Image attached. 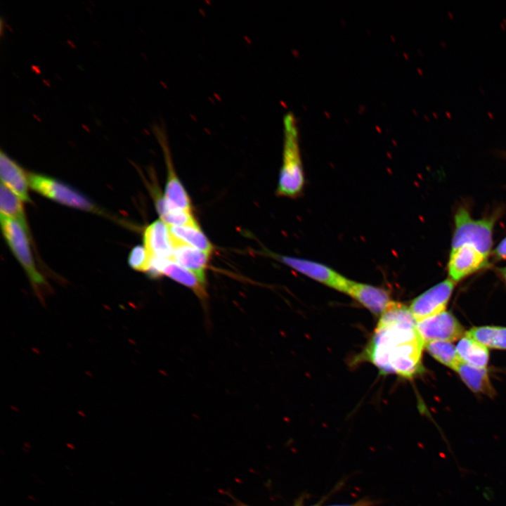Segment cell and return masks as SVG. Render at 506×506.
Masks as SVG:
<instances>
[{
  "instance_id": "7a4b0ae2",
  "label": "cell",
  "mask_w": 506,
  "mask_h": 506,
  "mask_svg": "<svg viewBox=\"0 0 506 506\" xmlns=\"http://www.w3.org/2000/svg\"><path fill=\"white\" fill-rule=\"evenodd\" d=\"M284 144L277 193L289 197H297L304 186V174L301 164L297 120L292 113L283 119Z\"/></svg>"
},
{
  "instance_id": "3957f363",
  "label": "cell",
  "mask_w": 506,
  "mask_h": 506,
  "mask_svg": "<svg viewBox=\"0 0 506 506\" xmlns=\"http://www.w3.org/2000/svg\"><path fill=\"white\" fill-rule=\"evenodd\" d=\"M493 218L473 219L465 208L455 214V230L451 249L469 245L488 257L493 246Z\"/></svg>"
},
{
  "instance_id": "7402d4cb",
  "label": "cell",
  "mask_w": 506,
  "mask_h": 506,
  "mask_svg": "<svg viewBox=\"0 0 506 506\" xmlns=\"http://www.w3.org/2000/svg\"><path fill=\"white\" fill-rule=\"evenodd\" d=\"M155 203L157 210L162 221L167 226L198 227L195 219L190 212L169 209L163 197H157Z\"/></svg>"
},
{
  "instance_id": "8992f818",
  "label": "cell",
  "mask_w": 506,
  "mask_h": 506,
  "mask_svg": "<svg viewBox=\"0 0 506 506\" xmlns=\"http://www.w3.org/2000/svg\"><path fill=\"white\" fill-rule=\"evenodd\" d=\"M455 284L448 278L415 298L409 309L417 322L444 311Z\"/></svg>"
},
{
  "instance_id": "9a60e30c",
  "label": "cell",
  "mask_w": 506,
  "mask_h": 506,
  "mask_svg": "<svg viewBox=\"0 0 506 506\" xmlns=\"http://www.w3.org/2000/svg\"><path fill=\"white\" fill-rule=\"evenodd\" d=\"M455 372L472 391L493 397L495 389L486 368H476L462 362Z\"/></svg>"
},
{
  "instance_id": "5b68a950",
  "label": "cell",
  "mask_w": 506,
  "mask_h": 506,
  "mask_svg": "<svg viewBox=\"0 0 506 506\" xmlns=\"http://www.w3.org/2000/svg\"><path fill=\"white\" fill-rule=\"evenodd\" d=\"M28 181L32 189L46 197L70 207L100 213L87 197L63 182L35 173L28 174Z\"/></svg>"
},
{
  "instance_id": "6da1fadb",
  "label": "cell",
  "mask_w": 506,
  "mask_h": 506,
  "mask_svg": "<svg viewBox=\"0 0 506 506\" xmlns=\"http://www.w3.org/2000/svg\"><path fill=\"white\" fill-rule=\"evenodd\" d=\"M409 307L394 301L380 316L362 356L383 374L412 378L421 373L424 342Z\"/></svg>"
},
{
  "instance_id": "4fadbf2b",
  "label": "cell",
  "mask_w": 506,
  "mask_h": 506,
  "mask_svg": "<svg viewBox=\"0 0 506 506\" xmlns=\"http://www.w3.org/2000/svg\"><path fill=\"white\" fill-rule=\"evenodd\" d=\"M0 175L2 184L22 200L30 201L28 195V174H26L22 168L3 150L0 151Z\"/></svg>"
},
{
  "instance_id": "ba28073f",
  "label": "cell",
  "mask_w": 506,
  "mask_h": 506,
  "mask_svg": "<svg viewBox=\"0 0 506 506\" xmlns=\"http://www.w3.org/2000/svg\"><path fill=\"white\" fill-rule=\"evenodd\" d=\"M276 259L312 280L342 293L345 292L349 279L323 264L289 256L278 255Z\"/></svg>"
},
{
  "instance_id": "d4e9b609",
  "label": "cell",
  "mask_w": 506,
  "mask_h": 506,
  "mask_svg": "<svg viewBox=\"0 0 506 506\" xmlns=\"http://www.w3.org/2000/svg\"><path fill=\"white\" fill-rule=\"evenodd\" d=\"M373 502L369 500H361L353 504L349 505H336L330 506H372Z\"/></svg>"
},
{
  "instance_id": "5bb4252c",
  "label": "cell",
  "mask_w": 506,
  "mask_h": 506,
  "mask_svg": "<svg viewBox=\"0 0 506 506\" xmlns=\"http://www.w3.org/2000/svg\"><path fill=\"white\" fill-rule=\"evenodd\" d=\"M144 247L152 257L171 260L172 243L169 226L162 220L150 224L143 234Z\"/></svg>"
},
{
  "instance_id": "44dd1931",
  "label": "cell",
  "mask_w": 506,
  "mask_h": 506,
  "mask_svg": "<svg viewBox=\"0 0 506 506\" xmlns=\"http://www.w3.org/2000/svg\"><path fill=\"white\" fill-rule=\"evenodd\" d=\"M424 348L435 360L455 371L462 363L456 346L450 342H429L424 344Z\"/></svg>"
},
{
  "instance_id": "30bf717a",
  "label": "cell",
  "mask_w": 506,
  "mask_h": 506,
  "mask_svg": "<svg viewBox=\"0 0 506 506\" xmlns=\"http://www.w3.org/2000/svg\"><path fill=\"white\" fill-rule=\"evenodd\" d=\"M153 131L163 149L168 167V179L164 197L167 207L170 209L190 212L191 206L188 195L173 169L165 131L162 126L157 125L154 126Z\"/></svg>"
},
{
  "instance_id": "ac0fdd59",
  "label": "cell",
  "mask_w": 506,
  "mask_h": 506,
  "mask_svg": "<svg viewBox=\"0 0 506 506\" xmlns=\"http://www.w3.org/2000/svg\"><path fill=\"white\" fill-rule=\"evenodd\" d=\"M171 236L178 241L199 249L208 254L213 250V247L199 226H169Z\"/></svg>"
},
{
  "instance_id": "7c38bea8",
  "label": "cell",
  "mask_w": 506,
  "mask_h": 506,
  "mask_svg": "<svg viewBox=\"0 0 506 506\" xmlns=\"http://www.w3.org/2000/svg\"><path fill=\"white\" fill-rule=\"evenodd\" d=\"M171 238L172 255L171 260L195 273L203 283L209 254Z\"/></svg>"
},
{
  "instance_id": "484cf974",
  "label": "cell",
  "mask_w": 506,
  "mask_h": 506,
  "mask_svg": "<svg viewBox=\"0 0 506 506\" xmlns=\"http://www.w3.org/2000/svg\"><path fill=\"white\" fill-rule=\"evenodd\" d=\"M497 271L500 276V278L503 280V281L506 284V266L498 268Z\"/></svg>"
},
{
  "instance_id": "603a6c76",
  "label": "cell",
  "mask_w": 506,
  "mask_h": 506,
  "mask_svg": "<svg viewBox=\"0 0 506 506\" xmlns=\"http://www.w3.org/2000/svg\"><path fill=\"white\" fill-rule=\"evenodd\" d=\"M150 256L145 247H134L129 255V264L134 270L147 272L150 261Z\"/></svg>"
},
{
  "instance_id": "9c48e42d",
  "label": "cell",
  "mask_w": 506,
  "mask_h": 506,
  "mask_svg": "<svg viewBox=\"0 0 506 506\" xmlns=\"http://www.w3.org/2000/svg\"><path fill=\"white\" fill-rule=\"evenodd\" d=\"M448 278L459 282L489 266L488 257L469 245L451 249L448 262Z\"/></svg>"
},
{
  "instance_id": "ffe728a7",
  "label": "cell",
  "mask_w": 506,
  "mask_h": 506,
  "mask_svg": "<svg viewBox=\"0 0 506 506\" xmlns=\"http://www.w3.org/2000/svg\"><path fill=\"white\" fill-rule=\"evenodd\" d=\"M466 335L488 348L506 350V327L501 326H479L466 331Z\"/></svg>"
},
{
  "instance_id": "d6986e66",
  "label": "cell",
  "mask_w": 506,
  "mask_h": 506,
  "mask_svg": "<svg viewBox=\"0 0 506 506\" xmlns=\"http://www.w3.org/2000/svg\"><path fill=\"white\" fill-rule=\"evenodd\" d=\"M21 199L8 188L1 183L0 211L1 215L9 217L18 222L27 231V223Z\"/></svg>"
},
{
  "instance_id": "8fae6325",
  "label": "cell",
  "mask_w": 506,
  "mask_h": 506,
  "mask_svg": "<svg viewBox=\"0 0 506 506\" xmlns=\"http://www.w3.org/2000/svg\"><path fill=\"white\" fill-rule=\"evenodd\" d=\"M344 294L356 300L375 315H382L392 303L384 288L349 280Z\"/></svg>"
},
{
  "instance_id": "4316f807",
  "label": "cell",
  "mask_w": 506,
  "mask_h": 506,
  "mask_svg": "<svg viewBox=\"0 0 506 506\" xmlns=\"http://www.w3.org/2000/svg\"><path fill=\"white\" fill-rule=\"evenodd\" d=\"M313 506H316V505H313Z\"/></svg>"
},
{
  "instance_id": "2e32d148",
  "label": "cell",
  "mask_w": 506,
  "mask_h": 506,
  "mask_svg": "<svg viewBox=\"0 0 506 506\" xmlns=\"http://www.w3.org/2000/svg\"><path fill=\"white\" fill-rule=\"evenodd\" d=\"M488 348L467 335L461 337L456 349L462 362L476 368H486L489 361Z\"/></svg>"
},
{
  "instance_id": "52a82bcc",
  "label": "cell",
  "mask_w": 506,
  "mask_h": 506,
  "mask_svg": "<svg viewBox=\"0 0 506 506\" xmlns=\"http://www.w3.org/2000/svg\"><path fill=\"white\" fill-rule=\"evenodd\" d=\"M417 329L424 344L432 341L454 342L466 334L460 321L446 311L418 321Z\"/></svg>"
},
{
  "instance_id": "e0dca14e",
  "label": "cell",
  "mask_w": 506,
  "mask_h": 506,
  "mask_svg": "<svg viewBox=\"0 0 506 506\" xmlns=\"http://www.w3.org/2000/svg\"><path fill=\"white\" fill-rule=\"evenodd\" d=\"M162 275H165L190 288L200 299H206L207 296L206 283H203L195 273L173 261L166 259L162 269Z\"/></svg>"
},
{
  "instance_id": "277c9868",
  "label": "cell",
  "mask_w": 506,
  "mask_h": 506,
  "mask_svg": "<svg viewBox=\"0 0 506 506\" xmlns=\"http://www.w3.org/2000/svg\"><path fill=\"white\" fill-rule=\"evenodd\" d=\"M3 235L10 249L24 268L35 290L46 285V281L36 267L27 231L16 221L1 215Z\"/></svg>"
},
{
  "instance_id": "cb8c5ba5",
  "label": "cell",
  "mask_w": 506,
  "mask_h": 506,
  "mask_svg": "<svg viewBox=\"0 0 506 506\" xmlns=\"http://www.w3.org/2000/svg\"><path fill=\"white\" fill-rule=\"evenodd\" d=\"M493 254L498 259H506V238L498 244Z\"/></svg>"
}]
</instances>
